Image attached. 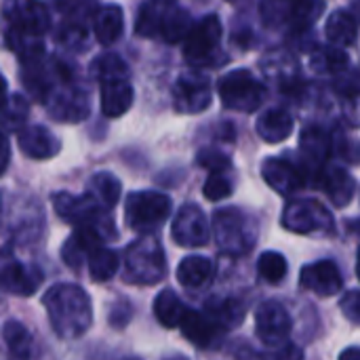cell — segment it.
<instances>
[{
    "mask_svg": "<svg viewBox=\"0 0 360 360\" xmlns=\"http://www.w3.org/2000/svg\"><path fill=\"white\" fill-rule=\"evenodd\" d=\"M42 306L46 308V316L51 327L61 340H76L86 333L93 321L91 297L78 285H53L44 297Z\"/></svg>",
    "mask_w": 360,
    "mask_h": 360,
    "instance_id": "cell-1",
    "label": "cell"
},
{
    "mask_svg": "<svg viewBox=\"0 0 360 360\" xmlns=\"http://www.w3.org/2000/svg\"><path fill=\"white\" fill-rule=\"evenodd\" d=\"M53 207L63 221L76 228H95L97 232L103 234V238L116 236L112 219L103 213L105 207L93 194L74 196L68 192H59L53 196Z\"/></svg>",
    "mask_w": 360,
    "mask_h": 360,
    "instance_id": "cell-2",
    "label": "cell"
},
{
    "mask_svg": "<svg viewBox=\"0 0 360 360\" xmlns=\"http://www.w3.org/2000/svg\"><path fill=\"white\" fill-rule=\"evenodd\" d=\"M213 232L219 251L228 255H245L255 247L257 232L249 215L238 209H221L213 215Z\"/></svg>",
    "mask_w": 360,
    "mask_h": 360,
    "instance_id": "cell-3",
    "label": "cell"
},
{
    "mask_svg": "<svg viewBox=\"0 0 360 360\" xmlns=\"http://www.w3.org/2000/svg\"><path fill=\"white\" fill-rule=\"evenodd\" d=\"M167 272L165 253L156 238L143 236L124 253V276L135 285H156Z\"/></svg>",
    "mask_w": 360,
    "mask_h": 360,
    "instance_id": "cell-4",
    "label": "cell"
},
{
    "mask_svg": "<svg viewBox=\"0 0 360 360\" xmlns=\"http://www.w3.org/2000/svg\"><path fill=\"white\" fill-rule=\"evenodd\" d=\"M321 0H262L259 15L268 27H283L289 32H302L323 13Z\"/></svg>",
    "mask_w": 360,
    "mask_h": 360,
    "instance_id": "cell-5",
    "label": "cell"
},
{
    "mask_svg": "<svg viewBox=\"0 0 360 360\" xmlns=\"http://www.w3.org/2000/svg\"><path fill=\"white\" fill-rule=\"evenodd\" d=\"M217 89H219V97L228 110L247 112V114L255 112L266 97V86L257 78H253V74L249 70L228 72L219 80Z\"/></svg>",
    "mask_w": 360,
    "mask_h": 360,
    "instance_id": "cell-6",
    "label": "cell"
},
{
    "mask_svg": "<svg viewBox=\"0 0 360 360\" xmlns=\"http://www.w3.org/2000/svg\"><path fill=\"white\" fill-rule=\"evenodd\" d=\"M171 213V198L160 192H133L124 205V219L135 232L160 228Z\"/></svg>",
    "mask_w": 360,
    "mask_h": 360,
    "instance_id": "cell-7",
    "label": "cell"
},
{
    "mask_svg": "<svg viewBox=\"0 0 360 360\" xmlns=\"http://www.w3.org/2000/svg\"><path fill=\"white\" fill-rule=\"evenodd\" d=\"M283 226L297 234H329L333 230L331 213L319 200H293L285 207Z\"/></svg>",
    "mask_w": 360,
    "mask_h": 360,
    "instance_id": "cell-8",
    "label": "cell"
},
{
    "mask_svg": "<svg viewBox=\"0 0 360 360\" xmlns=\"http://www.w3.org/2000/svg\"><path fill=\"white\" fill-rule=\"evenodd\" d=\"M221 42V23L217 15H207L202 21L192 25L190 34L186 36L184 57L192 65L207 63Z\"/></svg>",
    "mask_w": 360,
    "mask_h": 360,
    "instance_id": "cell-9",
    "label": "cell"
},
{
    "mask_svg": "<svg viewBox=\"0 0 360 360\" xmlns=\"http://www.w3.org/2000/svg\"><path fill=\"white\" fill-rule=\"evenodd\" d=\"M291 316L278 302H264L255 312L257 338L270 348H283L291 335Z\"/></svg>",
    "mask_w": 360,
    "mask_h": 360,
    "instance_id": "cell-10",
    "label": "cell"
},
{
    "mask_svg": "<svg viewBox=\"0 0 360 360\" xmlns=\"http://www.w3.org/2000/svg\"><path fill=\"white\" fill-rule=\"evenodd\" d=\"M2 11L8 30L32 36H42L49 30V13L38 0H6Z\"/></svg>",
    "mask_w": 360,
    "mask_h": 360,
    "instance_id": "cell-11",
    "label": "cell"
},
{
    "mask_svg": "<svg viewBox=\"0 0 360 360\" xmlns=\"http://www.w3.org/2000/svg\"><path fill=\"white\" fill-rule=\"evenodd\" d=\"M171 236L179 247H202L209 240V221L200 207L196 205H184L179 213L173 219Z\"/></svg>",
    "mask_w": 360,
    "mask_h": 360,
    "instance_id": "cell-12",
    "label": "cell"
},
{
    "mask_svg": "<svg viewBox=\"0 0 360 360\" xmlns=\"http://www.w3.org/2000/svg\"><path fill=\"white\" fill-rule=\"evenodd\" d=\"M300 285H302V289L312 291L321 297H331V295H338L342 291L344 281H342L340 268L333 262L323 259V262L308 264L302 268Z\"/></svg>",
    "mask_w": 360,
    "mask_h": 360,
    "instance_id": "cell-13",
    "label": "cell"
},
{
    "mask_svg": "<svg viewBox=\"0 0 360 360\" xmlns=\"http://www.w3.org/2000/svg\"><path fill=\"white\" fill-rule=\"evenodd\" d=\"M211 103V86L209 80L200 74H188L177 80L175 86V108L179 112L196 114L209 108Z\"/></svg>",
    "mask_w": 360,
    "mask_h": 360,
    "instance_id": "cell-14",
    "label": "cell"
},
{
    "mask_svg": "<svg viewBox=\"0 0 360 360\" xmlns=\"http://www.w3.org/2000/svg\"><path fill=\"white\" fill-rule=\"evenodd\" d=\"M262 175L268 181V186H272L278 194H285V196L287 194H295L306 184L304 173L295 165H291V162H287L283 158H268V160H264Z\"/></svg>",
    "mask_w": 360,
    "mask_h": 360,
    "instance_id": "cell-15",
    "label": "cell"
},
{
    "mask_svg": "<svg viewBox=\"0 0 360 360\" xmlns=\"http://www.w3.org/2000/svg\"><path fill=\"white\" fill-rule=\"evenodd\" d=\"M181 333L188 342H192L196 348H211L221 335H224V327L211 319L207 312H196V310H188L186 319L181 321Z\"/></svg>",
    "mask_w": 360,
    "mask_h": 360,
    "instance_id": "cell-16",
    "label": "cell"
},
{
    "mask_svg": "<svg viewBox=\"0 0 360 360\" xmlns=\"http://www.w3.org/2000/svg\"><path fill=\"white\" fill-rule=\"evenodd\" d=\"M42 283V272L38 266H25L21 262H6L2 268V287L8 293L27 297Z\"/></svg>",
    "mask_w": 360,
    "mask_h": 360,
    "instance_id": "cell-17",
    "label": "cell"
},
{
    "mask_svg": "<svg viewBox=\"0 0 360 360\" xmlns=\"http://www.w3.org/2000/svg\"><path fill=\"white\" fill-rule=\"evenodd\" d=\"M103 245V234L95 228H76L74 234L65 240L61 249V257L70 268H80L89 255Z\"/></svg>",
    "mask_w": 360,
    "mask_h": 360,
    "instance_id": "cell-18",
    "label": "cell"
},
{
    "mask_svg": "<svg viewBox=\"0 0 360 360\" xmlns=\"http://www.w3.org/2000/svg\"><path fill=\"white\" fill-rule=\"evenodd\" d=\"M17 141H19L21 152L30 158H36V160L51 158L59 152V139L49 129L38 127V124L19 131Z\"/></svg>",
    "mask_w": 360,
    "mask_h": 360,
    "instance_id": "cell-19",
    "label": "cell"
},
{
    "mask_svg": "<svg viewBox=\"0 0 360 360\" xmlns=\"http://www.w3.org/2000/svg\"><path fill=\"white\" fill-rule=\"evenodd\" d=\"M133 103V89L127 82V78L118 80H103L101 82V110L105 116H122L129 112Z\"/></svg>",
    "mask_w": 360,
    "mask_h": 360,
    "instance_id": "cell-20",
    "label": "cell"
},
{
    "mask_svg": "<svg viewBox=\"0 0 360 360\" xmlns=\"http://www.w3.org/2000/svg\"><path fill=\"white\" fill-rule=\"evenodd\" d=\"M316 184L338 207H346L354 196V179L344 169H323Z\"/></svg>",
    "mask_w": 360,
    "mask_h": 360,
    "instance_id": "cell-21",
    "label": "cell"
},
{
    "mask_svg": "<svg viewBox=\"0 0 360 360\" xmlns=\"http://www.w3.org/2000/svg\"><path fill=\"white\" fill-rule=\"evenodd\" d=\"M302 152H304V160L308 167H312L314 171H323L325 162L329 158L331 152V139L329 135L319 129V127H308L302 133Z\"/></svg>",
    "mask_w": 360,
    "mask_h": 360,
    "instance_id": "cell-22",
    "label": "cell"
},
{
    "mask_svg": "<svg viewBox=\"0 0 360 360\" xmlns=\"http://www.w3.org/2000/svg\"><path fill=\"white\" fill-rule=\"evenodd\" d=\"M124 27V17H122V8L116 4H108L103 8H99L93 17V30L95 36L101 44H114Z\"/></svg>",
    "mask_w": 360,
    "mask_h": 360,
    "instance_id": "cell-23",
    "label": "cell"
},
{
    "mask_svg": "<svg viewBox=\"0 0 360 360\" xmlns=\"http://www.w3.org/2000/svg\"><path fill=\"white\" fill-rule=\"evenodd\" d=\"M211 276H213V264L211 259L200 255H190L181 259V264L177 266V281L186 289H202L211 283Z\"/></svg>",
    "mask_w": 360,
    "mask_h": 360,
    "instance_id": "cell-24",
    "label": "cell"
},
{
    "mask_svg": "<svg viewBox=\"0 0 360 360\" xmlns=\"http://www.w3.org/2000/svg\"><path fill=\"white\" fill-rule=\"evenodd\" d=\"M293 131V118L285 110H270L257 120V133L268 143L285 141Z\"/></svg>",
    "mask_w": 360,
    "mask_h": 360,
    "instance_id": "cell-25",
    "label": "cell"
},
{
    "mask_svg": "<svg viewBox=\"0 0 360 360\" xmlns=\"http://www.w3.org/2000/svg\"><path fill=\"white\" fill-rule=\"evenodd\" d=\"M327 38L335 44V46H348L356 40V32H359V19L348 11H335L325 25Z\"/></svg>",
    "mask_w": 360,
    "mask_h": 360,
    "instance_id": "cell-26",
    "label": "cell"
},
{
    "mask_svg": "<svg viewBox=\"0 0 360 360\" xmlns=\"http://www.w3.org/2000/svg\"><path fill=\"white\" fill-rule=\"evenodd\" d=\"M188 306L177 297V293L175 291H171V289H165V291H160L158 295H156V300H154V314H156V319H158V323L160 325H165V327H179L181 325V321L186 319V314H188Z\"/></svg>",
    "mask_w": 360,
    "mask_h": 360,
    "instance_id": "cell-27",
    "label": "cell"
},
{
    "mask_svg": "<svg viewBox=\"0 0 360 360\" xmlns=\"http://www.w3.org/2000/svg\"><path fill=\"white\" fill-rule=\"evenodd\" d=\"M51 110H53L57 120H80L89 114L86 93L76 91V89H68L65 93L55 97Z\"/></svg>",
    "mask_w": 360,
    "mask_h": 360,
    "instance_id": "cell-28",
    "label": "cell"
},
{
    "mask_svg": "<svg viewBox=\"0 0 360 360\" xmlns=\"http://www.w3.org/2000/svg\"><path fill=\"white\" fill-rule=\"evenodd\" d=\"M2 338L8 354L15 360H30L32 356V335L19 321H6L2 327Z\"/></svg>",
    "mask_w": 360,
    "mask_h": 360,
    "instance_id": "cell-29",
    "label": "cell"
},
{
    "mask_svg": "<svg viewBox=\"0 0 360 360\" xmlns=\"http://www.w3.org/2000/svg\"><path fill=\"white\" fill-rule=\"evenodd\" d=\"M192 25H190V15L184 8H169L160 15V23H158V34H162V38L167 42H179L190 34Z\"/></svg>",
    "mask_w": 360,
    "mask_h": 360,
    "instance_id": "cell-30",
    "label": "cell"
},
{
    "mask_svg": "<svg viewBox=\"0 0 360 360\" xmlns=\"http://www.w3.org/2000/svg\"><path fill=\"white\" fill-rule=\"evenodd\" d=\"M86 266H89V274H91V278L95 283H105V281H110L118 272L120 262H118V255L112 249L101 245V247H97L89 255Z\"/></svg>",
    "mask_w": 360,
    "mask_h": 360,
    "instance_id": "cell-31",
    "label": "cell"
},
{
    "mask_svg": "<svg viewBox=\"0 0 360 360\" xmlns=\"http://www.w3.org/2000/svg\"><path fill=\"white\" fill-rule=\"evenodd\" d=\"M211 319H215L226 331L234 325H240L245 319V308L240 302L226 297V300H209L207 302V310H205Z\"/></svg>",
    "mask_w": 360,
    "mask_h": 360,
    "instance_id": "cell-32",
    "label": "cell"
},
{
    "mask_svg": "<svg viewBox=\"0 0 360 360\" xmlns=\"http://www.w3.org/2000/svg\"><path fill=\"white\" fill-rule=\"evenodd\" d=\"M312 68L316 72H327V74H344L348 72V55L340 49V46H321L312 59H310Z\"/></svg>",
    "mask_w": 360,
    "mask_h": 360,
    "instance_id": "cell-33",
    "label": "cell"
},
{
    "mask_svg": "<svg viewBox=\"0 0 360 360\" xmlns=\"http://www.w3.org/2000/svg\"><path fill=\"white\" fill-rule=\"evenodd\" d=\"M91 194L105 207L112 209L120 198V181L112 173H97L91 179Z\"/></svg>",
    "mask_w": 360,
    "mask_h": 360,
    "instance_id": "cell-34",
    "label": "cell"
},
{
    "mask_svg": "<svg viewBox=\"0 0 360 360\" xmlns=\"http://www.w3.org/2000/svg\"><path fill=\"white\" fill-rule=\"evenodd\" d=\"M287 270H289L287 259H285L281 253H276V251H266V253H262V255H259L257 272H259V276H262L266 283H270V285H278V283L285 278Z\"/></svg>",
    "mask_w": 360,
    "mask_h": 360,
    "instance_id": "cell-35",
    "label": "cell"
},
{
    "mask_svg": "<svg viewBox=\"0 0 360 360\" xmlns=\"http://www.w3.org/2000/svg\"><path fill=\"white\" fill-rule=\"evenodd\" d=\"M93 72L95 76L103 82V80H118V78H127L129 70L127 63L116 57V55H103L93 63Z\"/></svg>",
    "mask_w": 360,
    "mask_h": 360,
    "instance_id": "cell-36",
    "label": "cell"
},
{
    "mask_svg": "<svg viewBox=\"0 0 360 360\" xmlns=\"http://www.w3.org/2000/svg\"><path fill=\"white\" fill-rule=\"evenodd\" d=\"M93 0H55V8L72 23H84L93 15Z\"/></svg>",
    "mask_w": 360,
    "mask_h": 360,
    "instance_id": "cell-37",
    "label": "cell"
},
{
    "mask_svg": "<svg viewBox=\"0 0 360 360\" xmlns=\"http://www.w3.org/2000/svg\"><path fill=\"white\" fill-rule=\"evenodd\" d=\"M25 116H27V103L17 95L11 97L4 108V131L8 133V131H15L17 127H21Z\"/></svg>",
    "mask_w": 360,
    "mask_h": 360,
    "instance_id": "cell-38",
    "label": "cell"
},
{
    "mask_svg": "<svg viewBox=\"0 0 360 360\" xmlns=\"http://www.w3.org/2000/svg\"><path fill=\"white\" fill-rule=\"evenodd\" d=\"M232 194V184L224 173H211L205 181V196L209 200H224Z\"/></svg>",
    "mask_w": 360,
    "mask_h": 360,
    "instance_id": "cell-39",
    "label": "cell"
},
{
    "mask_svg": "<svg viewBox=\"0 0 360 360\" xmlns=\"http://www.w3.org/2000/svg\"><path fill=\"white\" fill-rule=\"evenodd\" d=\"M198 165H202L211 173H221V171L230 169V158L219 154V152H215V150H202L198 154Z\"/></svg>",
    "mask_w": 360,
    "mask_h": 360,
    "instance_id": "cell-40",
    "label": "cell"
},
{
    "mask_svg": "<svg viewBox=\"0 0 360 360\" xmlns=\"http://www.w3.org/2000/svg\"><path fill=\"white\" fill-rule=\"evenodd\" d=\"M340 308L344 312V316L354 323V325H360V291H350L342 297L340 302Z\"/></svg>",
    "mask_w": 360,
    "mask_h": 360,
    "instance_id": "cell-41",
    "label": "cell"
},
{
    "mask_svg": "<svg viewBox=\"0 0 360 360\" xmlns=\"http://www.w3.org/2000/svg\"><path fill=\"white\" fill-rule=\"evenodd\" d=\"M338 89H340V93H344V95H348V97H352V95H359L360 93V80H356V72L352 74H346L344 78H340V84H338Z\"/></svg>",
    "mask_w": 360,
    "mask_h": 360,
    "instance_id": "cell-42",
    "label": "cell"
},
{
    "mask_svg": "<svg viewBox=\"0 0 360 360\" xmlns=\"http://www.w3.org/2000/svg\"><path fill=\"white\" fill-rule=\"evenodd\" d=\"M274 360H302V350H297V348L291 346V344H285V346H283V352H281Z\"/></svg>",
    "mask_w": 360,
    "mask_h": 360,
    "instance_id": "cell-43",
    "label": "cell"
},
{
    "mask_svg": "<svg viewBox=\"0 0 360 360\" xmlns=\"http://www.w3.org/2000/svg\"><path fill=\"white\" fill-rule=\"evenodd\" d=\"M340 360H360V348H356V346L346 348V350L340 354Z\"/></svg>",
    "mask_w": 360,
    "mask_h": 360,
    "instance_id": "cell-44",
    "label": "cell"
},
{
    "mask_svg": "<svg viewBox=\"0 0 360 360\" xmlns=\"http://www.w3.org/2000/svg\"><path fill=\"white\" fill-rule=\"evenodd\" d=\"M348 11H350V13H352V15L359 19V23H360V0H354V2H352V6H350Z\"/></svg>",
    "mask_w": 360,
    "mask_h": 360,
    "instance_id": "cell-45",
    "label": "cell"
},
{
    "mask_svg": "<svg viewBox=\"0 0 360 360\" xmlns=\"http://www.w3.org/2000/svg\"><path fill=\"white\" fill-rule=\"evenodd\" d=\"M356 274H359V278H360V249H359V262H356Z\"/></svg>",
    "mask_w": 360,
    "mask_h": 360,
    "instance_id": "cell-46",
    "label": "cell"
},
{
    "mask_svg": "<svg viewBox=\"0 0 360 360\" xmlns=\"http://www.w3.org/2000/svg\"><path fill=\"white\" fill-rule=\"evenodd\" d=\"M129 360H139V359H129Z\"/></svg>",
    "mask_w": 360,
    "mask_h": 360,
    "instance_id": "cell-47",
    "label": "cell"
}]
</instances>
